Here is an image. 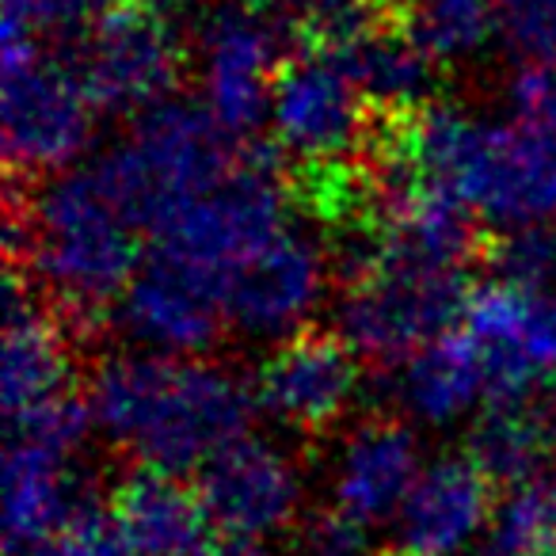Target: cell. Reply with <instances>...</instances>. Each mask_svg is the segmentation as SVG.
Listing matches in <instances>:
<instances>
[{
  "mask_svg": "<svg viewBox=\"0 0 556 556\" xmlns=\"http://www.w3.org/2000/svg\"><path fill=\"white\" fill-rule=\"evenodd\" d=\"M9 267L39 290L77 343L92 340L138 278V225L96 168L24 184L4 194Z\"/></svg>",
  "mask_w": 556,
  "mask_h": 556,
  "instance_id": "6da1fadb",
  "label": "cell"
},
{
  "mask_svg": "<svg viewBox=\"0 0 556 556\" xmlns=\"http://www.w3.org/2000/svg\"><path fill=\"white\" fill-rule=\"evenodd\" d=\"M255 393L229 366L206 358L108 355L92 370V424L138 462L184 477L206 469L225 446L248 434Z\"/></svg>",
  "mask_w": 556,
  "mask_h": 556,
  "instance_id": "7a4b0ae2",
  "label": "cell"
},
{
  "mask_svg": "<svg viewBox=\"0 0 556 556\" xmlns=\"http://www.w3.org/2000/svg\"><path fill=\"white\" fill-rule=\"evenodd\" d=\"M248 141L191 103H164L138 118L134 134L100 164V179L138 229L161 237L184 210L206 199L240 164Z\"/></svg>",
  "mask_w": 556,
  "mask_h": 556,
  "instance_id": "3957f363",
  "label": "cell"
},
{
  "mask_svg": "<svg viewBox=\"0 0 556 556\" xmlns=\"http://www.w3.org/2000/svg\"><path fill=\"white\" fill-rule=\"evenodd\" d=\"M96 111L77 65L47 54L31 35H4V161L12 179L62 176L92 141Z\"/></svg>",
  "mask_w": 556,
  "mask_h": 556,
  "instance_id": "277c9868",
  "label": "cell"
},
{
  "mask_svg": "<svg viewBox=\"0 0 556 556\" xmlns=\"http://www.w3.org/2000/svg\"><path fill=\"white\" fill-rule=\"evenodd\" d=\"M298 54L294 12L278 0H222L199 27V70L206 111L244 141L275 100V85Z\"/></svg>",
  "mask_w": 556,
  "mask_h": 556,
  "instance_id": "5b68a950",
  "label": "cell"
},
{
  "mask_svg": "<svg viewBox=\"0 0 556 556\" xmlns=\"http://www.w3.org/2000/svg\"><path fill=\"white\" fill-rule=\"evenodd\" d=\"M469 270H427L378 263L340 298V336L358 358L378 366L408 363L454 332L469 309Z\"/></svg>",
  "mask_w": 556,
  "mask_h": 556,
  "instance_id": "8992f818",
  "label": "cell"
},
{
  "mask_svg": "<svg viewBox=\"0 0 556 556\" xmlns=\"http://www.w3.org/2000/svg\"><path fill=\"white\" fill-rule=\"evenodd\" d=\"M184 0H123L77 54V73L100 111L149 115L164 108L187 70Z\"/></svg>",
  "mask_w": 556,
  "mask_h": 556,
  "instance_id": "52a82bcc",
  "label": "cell"
},
{
  "mask_svg": "<svg viewBox=\"0 0 556 556\" xmlns=\"http://www.w3.org/2000/svg\"><path fill=\"white\" fill-rule=\"evenodd\" d=\"M270 123L290 168L358 161L370 130V103L340 62L298 50L270 100Z\"/></svg>",
  "mask_w": 556,
  "mask_h": 556,
  "instance_id": "ba28073f",
  "label": "cell"
},
{
  "mask_svg": "<svg viewBox=\"0 0 556 556\" xmlns=\"http://www.w3.org/2000/svg\"><path fill=\"white\" fill-rule=\"evenodd\" d=\"M199 500L225 541L260 545L302 522V465L278 442L244 434L199 472Z\"/></svg>",
  "mask_w": 556,
  "mask_h": 556,
  "instance_id": "9c48e42d",
  "label": "cell"
},
{
  "mask_svg": "<svg viewBox=\"0 0 556 556\" xmlns=\"http://www.w3.org/2000/svg\"><path fill=\"white\" fill-rule=\"evenodd\" d=\"M465 336L488 381V404L533 401L556 378V290L488 282L469 298Z\"/></svg>",
  "mask_w": 556,
  "mask_h": 556,
  "instance_id": "30bf717a",
  "label": "cell"
},
{
  "mask_svg": "<svg viewBox=\"0 0 556 556\" xmlns=\"http://www.w3.org/2000/svg\"><path fill=\"white\" fill-rule=\"evenodd\" d=\"M118 325L153 355H202L229 325L222 278L184 255L153 248L118 305Z\"/></svg>",
  "mask_w": 556,
  "mask_h": 556,
  "instance_id": "8fae6325",
  "label": "cell"
},
{
  "mask_svg": "<svg viewBox=\"0 0 556 556\" xmlns=\"http://www.w3.org/2000/svg\"><path fill=\"white\" fill-rule=\"evenodd\" d=\"M454 199L503 232L556 214V141L522 123H484Z\"/></svg>",
  "mask_w": 556,
  "mask_h": 556,
  "instance_id": "7c38bea8",
  "label": "cell"
},
{
  "mask_svg": "<svg viewBox=\"0 0 556 556\" xmlns=\"http://www.w3.org/2000/svg\"><path fill=\"white\" fill-rule=\"evenodd\" d=\"M358 363L340 332L302 328L278 340L260 363L252 393L267 416L302 434H325L348 416L358 396Z\"/></svg>",
  "mask_w": 556,
  "mask_h": 556,
  "instance_id": "4fadbf2b",
  "label": "cell"
},
{
  "mask_svg": "<svg viewBox=\"0 0 556 556\" xmlns=\"http://www.w3.org/2000/svg\"><path fill=\"white\" fill-rule=\"evenodd\" d=\"M332 255L313 237L282 229L225 278V317L252 340H290L325 294Z\"/></svg>",
  "mask_w": 556,
  "mask_h": 556,
  "instance_id": "5bb4252c",
  "label": "cell"
},
{
  "mask_svg": "<svg viewBox=\"0 0 556 556\" xmlns=\"http://www.w3.org/2000/svg\"><path fill=\"white\" fill-rule=\"evenodd\" d=\"M77 336L58 320L39 290L9 267L4 275V412L9 424L65 401L77 378Z\"/></svg>",
  "mask_w": 556,
  "mask_h": 556,
  "instance_id": "9a60e30c",
  "label": "cell"
},
{
  "mask_svg": "<svg viewBox=\"0 0 556 556\" xmlns=\"http://www.w3.org/2000/svg\"><path fill=\"white\" fill-rule=\"evenodd\" d=\"M419 472H424L419 442L404 419H358L343 434L340 450L332 457V477H328L332 510L355 518L366 530H374L381 522H396Z\"/></svg>",
  "mask_w": 556,
  "mask_h": 556,
  "instance_id": "2e32d148",
  "label": "cell"
},
{
  "mask_svg": "<svg viewBox=\"0 0 556 556\" xmlns=\"http://www.w3.org/2000/svg\"><path fill=\"white\" fill-rule=\"evenodd\" d=\"M492 477L469 454H446L424 465L396 515L401 556H462L488 538L495 518Z\"/></svg>",
  "mask_w": 556,
  "mask_h": 556,
  "instance_id": "e0dca14e",
  "label": "cell"
},
{
  "mask_svg": "<svg viewBox=\"0 0 556 556\" xmlns=\"http://www.w3.org/2000/svg\"><path fill=\"white\" fill-rule=\"evenodd\" d=\"M108 510L134 556H202L210 541V518L199 488L184 477L156 469H134L115 484Z\"/></svg>",
  "mask_w": 556,
  "mask_h": 556,
  "instance_id": "ac0fdd59",
  "label": "cell"
},
{
  "mask_svg": "<svg viewBox=\"0 0 556 556\" xmlns=\"http://www.w3.org/2000/svg\"><path fill=\"white\" fill-rule=\"evenodd\" d=\"M85 488L70 469V457L39 442L9 439L4 454V548L9 556L39 553L65 530Z\"/></svg>",
  "mask_w": 556,
  "mask_h": 556,
  "instance_id": "d6986e66",
  "label": "cell"
},
{
  "mask_svg": "<svg viewBox=\"0 0 556 556\" xmlns=\"http://www.w3.org/2000/svg\"><path fill=\"white\" fill-rule=\"evenodd\" d=\"M332 62H340L351 73V80L374 111L419 108V103L434 100L439 62L408 31L404 9L374 31H366L348 54L332 58Z\"/></svg>",
  "mask_w": 556,
  "mask_h": 556,
  "instance_id": "ffe728a7",
  "label": "cell"
},
{
  "mask_svg": "<svg viewBox=\"0 0 556 556\" xmlns=\"http://www.w3.org/2000/svg\"><path fill=\"white\" fill-rule=\"evenodd\" d=\"M396 404L427 427L457 424L477 401H488V381L469 336L450 332L401 366L393 381Z\"/></svg>",
  "mask_w": 556,
  "mask_h": 556,
  "instance_id": "44dd1931",
  "label": "cell"
},
{
  "mask_svg": "<svg viewBox=\"0 0 556 556\" xmlns=\"http://www.w3.org/2000/svg\"><path fill=\"white\" fill-rule=\"evenodd\" d=\"M404 20L434 62H469L500 27V0H404Z\"/></svg>",
  "mask_w": 556,
  "mask_h": 556,
  "instance_id": "7402d4cb",
  "label": "cell"
},
{
  "mask_svg": "<svg viewBox=\"0 0 556 556\" xmlns=\"http://www.w3.org/2000/svg\"><path fill=\"white\" fill-rule=\"evenodd\" d=\"M556 553V477L518 484L495 507L488 556H553Z\"/></svg>",
  "mask_w": 556,
  "mask_h": 556,
  "instance_id": "603a6c76",
  "label": "cell"
},
{
  "mask_svg": "<svg viewBox=\"0 0 556 556\" xmlns=\"http://www.w3.org/2000/svg\"><path fill=\"white\" fill-rule=\"evenodd\" d=\"M123 0H4V35H88Z\"/></svg>",
  "mask_w": 556,
  "mask_h": 556,
  "instance_id": "cb8c5ba5",
  "label": "cell"
},
{
  "mask_svg": "<svg viewBox=\"0 0 556 556\" xmlns=\"http://www.w3.org/2000/svg\"><path fill=\"white\" fill-rule=\"evenodd\" d=\"M488 263L495 267V282L522 290H545L556 275V237L538 229L500 232L488 244Z\"/></svg>",
  "mask_w": 556,
  "mask_h": 556,
  "instance_id": "d4e9b609",
  "label": "cell"
},
{
  "mask_svg": "<svg viewBox=\"0 0 556 556\" xmlns=\"http://www.w3.org/2000/svg\"><path fill=\"white\" fill-rule=\"evenodd\" d=\"M500 31L522 62L556 58V0H500Z\"/></svg>",
  "mask_w": 556,
  "mask_h": 556,
  "instance_id": "484cf974",
  "label": "cell"
},
{
  "mask_svg": "<svg viewBox=\"0 0 556 556\" xmlns=\"http://www.w3.org/2000/svg\"><path fill=\"white\" fill-rule=\"evenodd\" d=\"M510 103L518 123L556 141V58L522 62V70L510 80Z\"/></svg>",
  "mask_w": 556,
  "mask_h": 556,
  "instance_id": "4316f807",
  "label": "cell"
},
{
  "mask_svg": "<svg viewBox=\"0 0 556 556\" xmlns=\"http://www.w3.org/2000/svg\"><path fill=\"white\" fill-rule=\"evenodd\" d=\"M370 530L340 510H320L298 530V556H366Z\"/></svg>",
  "mask_w": 556,
  "mask_h": 556,
  "instance_id": "83f0119b",
  "label": "cell"
},
{
  "mask_svg": "<svg viewBox=\"0 0 556 556\" xmlns=\"http://www.w3.org/2000/svg\"><path fill=\"white\" fill-rule=\"evenodd\" d=\"M202 556H267L260 545H244V541H214Z\"/></svg>",
  "mask_w": 556,
  "mask_h": 556,
  "instance_id": "f1b7e54d",
  "label": "cell"
},
{
  "mask_svg": "<svg viewBox=\"0 0 556 556\" xmlns=\"http://www.w3.org/2000/svg\"><path fill=\"white\" fill-rule=\"evenodd\" d=\"M287 4H294V9L302 12V9H309V4H317V0H287Z\"/></svg>",
  "mask_w": 556,
  "mask_h": 556,
  "instance_id": "f546056e",
  "label": "cell"
},
{
  "mask_svg": "<svg viewBox=\"0 0 556 556\" xmlns=\"http://www.w3.org/2000/svg\"><path fill=\"white\" fill-rule=\"evenodd\" d=\"M553 556H556V553H553Z\"/></svg>",
  "mask_w": 556,
  "mask_h": 556,
  "instance_id": "4dcf8cb0",
  "label": "cell"
}]
</instances>
